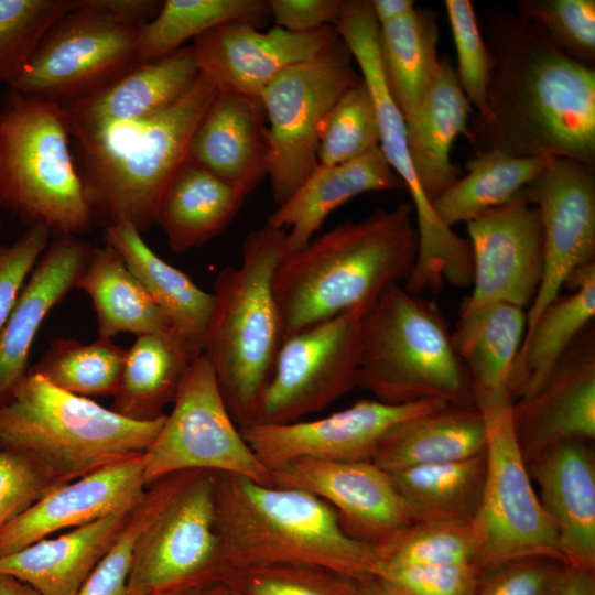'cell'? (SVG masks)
Instances as JSON below:
<instances>
[{"label":"cell","instance_id":"1","mask_svg":"<svg viewBox=\"0 0 595 595\" xmlns=\"http://www.w3.org/2000/svg\"><path fill=\"white\" fill-rule=\"evenodd\" d=\"M488 115L465 133L475 153L595 162V67L556 48L520 17L494 31Z\"/></svg>","mask_w":595,"mask_h":595},{"label":"cell","instance_id":"2","mask_svg":"<svg viewBox=\"0 0 595 595\" xmlns=\"http://www.w3.org/2000/svg\"><path fill=\"white\" fill-rule=\"evenodd\" d=\"M419 251L411 203L377 208L288 252L273 277L284 336L357 306L405 281Z\"/></svg>","mask_w":595,"mask_h":595},{"label":"cell","instance_id":"3","mask_svg":"<svg viewBox=\"0 0 595 595\" xmlns=\"http://www.w3.org/2000/svg\"><path fill=\"white\" fill-rule=\"evenodd\" d=\"M215 520L227 572L305 565L356 582L375 577L377 545L350 537L336 511L309 491L215 473Z\"/></svg>","mask_w":595,"mask_h":595},{"label":"cell","instance_id":"4","mask_svg":"<svg viewBox=\"0 0 595 595\" xmlns=\"http://www.w3.org/2000/svg\"><path fill=\"white\" fill-rule=\"evenodd\" d=\"M288 252L286 230L266 223L247 234L240 264L214 283L203 354L239 429L256 421L284 338L273 277Z\"/></svg>","mask_w":595,"mask_h":595},{"label":"cell","instance_id":"5","mask_svg":"<svg viewBox=\"0 0 595 595\" xmlns=\"http://www.w3.org/2000/svg\"><path fill=\"white\" fill-rule=\"evenodd\" d=\"M217 91L199 74L181 99L160 112L74 138L93 217L106 226L129 221L140 232L154 224L163 196L188 160L194 130Z\"/></svg>","mask_w":595,"mask_h":595},{"label":"cell","instance_id":"6","mask_svg":"<svg viewBox=\"0 0 595 595\" xmlns=\"http://www.w3.org/2000/svg\"><path fill=\"white\" fill-rule=\"evenodd\" d=\"M164 419L131 420L29 370L0 404V447L32 456L63 485L143 455Z\"/></svg>","mask_w":595,"mask_h":595},{"label":"cell","instance_id":"7","mask_svg":"<svg viewBox=\"0 0 595 595\" xmlns=\"http://www.w3.org/2000/svg\"><path fill=\"white\" fill-rule=\"evenodd\" d=\"M357 387L388 404L475 402L441 310L400 284L385 290L364 314Z\"/></svg>","mask_w":595,"mask_h":595},{"label":"cell","instance_id":"8","mask_svg":"<svg viewBox=\"0 0 595 595\" xmlns=\"http://www.w3.org/2000/svg\"><path fill=\"white\" fill-rule=\"evenodd\" d=\"M60 104L12 90L0 111V198L52 234L77 235L93 220Z\"/></svg>","mask_w":595,"mask_h":595},{"label":"cell","instance_id":"9","mask_svg":"<svg viewBox=\"0 0 595 595\" xmlns=\"http://www.w3.org/2000/svg\"><path fill=\"white\" fill-rule=\"evenodd\" d=\"M134 545L129 587L144 595L192 591L227 573L215 520V472L167 475Z\"/></svg>","mask_w":595,"mask_h":595},{"label":"cell","instance_id":"10","mask_svg":"<svg viewBox=\"0 0 595 595\" xmlns=\"http://www.w3.org/2000/svg\"><path fill=\"white\" fill-rule=\"evenodd\" d=\"M486 428V476L479 511L473 521L478 539L475 566L548 556L565 563L555 528L531 484L518 445L513 399L508 389L474 393Z\"/></svg>","mask_w":595,"mask_h":595},{"label":"cell","instance_id":"11","mask_svg":"<svg viewBox=\"0 0 595 595\" xmlns=\"http://www.w3.org/2000/svg\"><path fill=\"white\" fill-rule=\"evenodd\" d=\"M78 0L46 32L9 85L23 95L66 102L84 97L138 65L141 26Z\"/></svg>","mask_w":595,"mask_h":595},{"label":"cell","instance_id":"12","mask_svg":"<svg viewBox=\"0 0 595 595\" xmlns=\"http://www.w3.org/2000/svg\"><path fill=\"white\" fill-rule=\"evenodd\" d=\"M163 424L143 454L147 487L175 473L212 470L274 486L229 413L204 354L191 365Z\"/></svg>","mask_w":595,"mask_h":595},{"label":"cell","instance_id":"13","mask_svg":"<svg viewBox=\"0 0 595 595\" xmlns=\"http://www.w3.org/2000/svg\"><path fill=\"white\" fill-rule=\"evenodd\" d=\"M340 41L326 53L280 73L259 95L268 121L269 178L281 205L306 180L317 162L320 129L337 99L361 75Z\"/></svg>","mask_w":595,"mask_h":595},{"label":"cell","instance_id":"14","mask_svg":"<svg viewBox=\"0 0 595 595\" xmlns=\"http://www.w3.org/2000/svg\"><path fill=\"white\" fill-rule=\"evenodd\" d=\"M368 309L357 306L284 336L255 422L300 421L356 388Z\"/></svg>","mask_w":595,"mask_h":595},{"label":"cell","instance_id":"15","mask_svg":"<svg viewBox=\"0 0 595 595\" xmlns=\"http://www.w3.org/2000/svg\"><path fill=\"white\" fill-rule=\"evenodd\" d=\"M445 404L426 399L388 404L363 399L327 416L291 423H251L241 434L259 461L271 472L298 458L334 462H372L385 440L407 422Z\"/></svg>","mask_w":595,"mask_h":595},{"label":"cell","instance_id":"16","mask_svg":"<svg viewBox=\"0 0 595 595\" xmlns=\"http://www.w3.org/2000/svg\"><path fill=\"white\" fill-rule=\"evenodd\" d=\"M522 194L539 212L544 247L542 279L526 314V334L569 278L595 262L594 165L552 159Z\"/></svg>","mask_w":595,"mask_h":595},{"label":"cell","instance_id":"17","mask_svg":"<svg viewBox=\"0 0 595 595\" xmlns=\"http://www.w3.org/2000/svg\"><path fill=\"white\" fill-rule=\"evenodd\" d=\"M473 291L461 307L504 302L524 309L538 292L544 260L538 209L522 191L467 221Z\"/></svg>","mask_w":595,"mask_h":595},{"label":"cell","instance_id":"18","mask_svg":"<svg viewBox=\"0 0 595 595\" xmlns=\"http://www.w3.org/2000/svg\"><path fill=\"white\" fill-rule=\"evenodd\" d=\"M281 488L309 491L328 504L354 539L381 545L413 524L389 474L372 462L293 459L271 470Z\"/></svg>","mask_w":595,"mask_h":595},{"label":"cell","instance_id":"19","mask_svg":"<svg viewBox=\"0 0 595 595\" xmlns=\"http://www.w3.org/2000/svg\"><path fill=\"white\" fill-rule=\"evenodd\" d=\"M340 41L336 26L296 33L275 26L259 31L246 22H227L192 44L201 74L218 89L259 96L284 69L313 60Z\"/></svg>","mask_w":595,"mask_h":595},{"label":"cell","instance_id":"20","mask_svg":"<svg viewBox=\"0 0 595 595\" xmlns=\"http://www.w3.org/2000/svg\"><path fill=\"white\" fill-rule=\"evenodd\" d=\"M512 423L524 462L565 442L595 439V333L587 325L541 387L513 401Z\"/></svg>","mask_w":595,"mask_h":595},{"label":"cell","instance_id":"21","mask_svg":"<svg viewBox=\"0 0 595 595\" xmlns=\"http://www.w3.org/2000/svg\"><path fill=\"white\" fill-rule=\"evenodd\" d=\"M143 469L139 455L54 488L0 531V556L63 529L134 508L148 488Z\"/></svg>","mask_w":595,"mask_h":595},{"label":"cell","instance_id":"22","mask_svg":"<svg viewBox=\"0 0 595 595\" xmlns=\"http://www.w3.org/2000/svg\"><path fill=\"white\" fill-rule=\"evenodd\" d=\"M346 44L375 104L379 148L411 197L419 235L418 263L428 269L448 266L462 255L465 240L441 223L419 184L409 153L407 126L383 77L378 31L360 28L348 35Z\"/></svg>","mask_w":595,"mask_h":595},{"label":"cell","instance_id":"23","mask_svg":"<svg viewBox=\"0 0 595 595\" xmlns=\"http://www.w3.org/2000/svg\"><path fill=\"white\" fill-rule=\"evenodd\" d=\"M199 74L192 45L138 64L97 90L60 104L69 136L94 134L149 118L181 99Z\"/></svg>","mask_w":595,"mask_h":595},{"label":"cell","instance_id":"24","mask_svg":"<svg viewBox=\"0 0 595 595\" xmlns=\"http://www.w3.org/2000/svg\"><path fill=\"white\" fill-rule=\"evenodd\" d=\"M188 159L251 193L269 174L268 121L260 96L218 89L201 117Z\"/></svg>","mask_w":595,"mask_h":595},{"label":"cell","instance_id":"25","mask_svg":"<svg viewBox=\"0 0 595 595\" xmlns=\"http://www.w3.org/2000/svg\"><path fill=\"white\" fill-rule=\"evenodd\" d=\"M591 442L554 445L527 464L566 564L595 571V458Z\"/></svg>","mask_w":595,"mask_h":595},{"label":"cell","instance_id":"26","mask_svg":"<svg viewBox=\"0 0 595 595\" xmlns=\"http://www.w3.org/2000/svg\"><path fill=\"white\" fill-rule=\"evenodd\" d=\"M52 235L0 331V404L29 371V355L43 321L76 286L93 250L76 235Z\"/></svg>","mask_w":595,"mask_h":595},{"label":"cell","instance_id":"27","mask_svg":"<svg viewBox=\"0 0 595 595\" xmlns=\"http://www.w3.org/2000/svg\"><path fill=\"white\" fill-rule=\"evenodd\" d=\"M404 190L380 148L354 160L318 163L296 191L269 215L267 224L284 229L289 252L304 248L337 207L367 192Z\"/></svg>","mask_w":595,"mask_h":595},{"label":"cell","instance_id":"28","mask_svg":"<svg viewBox=\"0 0 595 595\" xmlns=\"http://www.w3.org/2000/svg\"><path fill=\"white\" fill-rule=\"evenodd\" d=\"M132 510L113 512L0 556V573L28 584L40 595H76L118 538Z\"/></svg>","mask_w":595,"mask_h":595},{"label":"cell","instance_id":"29","mask_svg":"<svg viewBox=\"0 0 595 595\" xmlns=\"http://www.w3.org/2000/svg\"><path fill=\"white\" fill-rule=\"evenodd\" d=\"M473 107L447 56L413 122L407 126L409 153L419 184L432 204L458 178L459 169L451 160L454 140L465 134Z\"/></svg>","mask_w":595,"mask_h":595},{"label":"cell","instance_id":"30","mask_svg":"<svg viewBox=\"0 0 595 595\" xmlns=\"http://www.w3.org/2000/svg\"><path fill=\"white\" fill-rule=\"evenodd\" d=\"M203 349L173 327L136 336L111 410L136 421H153L173 403L193 361Z\"/></svg>","mask_w":595,"mask_h":595},{"label":"cell","instance_id":"31","mask_svg":"<svg viewBox=\"0 0 595 595\" xmlns=\"http://www.w3.org/2000/svg\"><path fill=\"white\" fill-rule=\"evenodd\" d=\"M565 284L572 292L553 300L523 336L508 385L513 401L532 396L573 340L593 323L595 262L577 269Z\"/></svg>","mask_w":595,"mask_h":595},{"label":"cell","instance_id":"32","mask_svg":"<svg viewBox=\"0 0 595 595\" xmlns=\"http://www.w3.org/2000/svg\"><path fill=\"white\" fill-rule=\"evenodd\" d=\"M245 198L235 185L188 159L163 196L154 224L164 231L172 251L185 252L220 235Z\"/></svg>","mask_w":595,"mask_h":595},{"label":"cell","instance_id":"33","mask_svg":"<svg viewBox=\"0 0 595 595\" xmlns=\"http://www.w3.org/2000/svg\"><path fill=\"white\" fill-rule=\"evenodd\" d=\"M486 428L478 405L448 403L391 433L372 463L386 472L463 461L485 452Z\"/></svg>","mask_w":595,"mask_h":595},{"label":"cell","instance_id":"34","mask_svg":"<svg viewBox=\"0 0 595 595\" xmlns=\"http://www.w3.org/2000/svg\"><path fill=\"white\" fill-rule=\"evenodd\" d=\"M105 241L123 259L172 327L203 349L213 294L160 258L129 221L106 226Z\"/></svg>","mask_w":595,"mask_h":595},{"label":"cell","instance_id":"35","mask_svg":"<svg viewBox=\"0 0 595 595\" xmlns=\"http://www.w3.org/2000/svg\"><path fill=\"white\" fill-rule=\"evenodd\" d=\"M524 332L526 313L516 305L493 302L461 307L451 335L474 393L509 390L511 369Z\"/></svg>","mask_w":595,"mask_h":595},{"label":"cell","instance_id":"36","mask_svg":"<svg viewBox=\"0 0 595 595\" xmlns=\"http://www.w3.org/2000/svg\"><path fill=\"white\" fill-rule=\"evenodd\" d=\"M436 12L414 8L407 15L379 26V53L388 90L405 126L415 119L440 68Z\"/></svg>","mask_w":595,"mask_h":595},{"label":"cell","instance_id":"37","mask_svg":"<svg viewBox=\"0 0 595 595\" xmlns=\"http://www.w3.org/2000/svg\"><path fill=\"white\" fill-rule=\"evenodd\" d=\"M414 523H472L480 508L485 452L474 457L387 472Z\"/></svg>","mask_w":595,"mask_h":595},{"label":"cell","instance_id":"38","mask_svg":"<svg viewBox=\"0 0 595 595\" xmlns=\"http://www.w3.org/2000/svg\"><path fill=\"white\" fill-rule=\"evenodd\" d=\"M75 288L93 302L98 337L139 336L172 327L123 259L107 245L93 247Z\"/></svg>","mask_w":595,"mask_h":595},{"label":"cell","instance_id":"39","mask_svg":"<svg viewBox=\"0 0 595 595\" xmlns=\"http://www.w3.org/2000/svg\"><path fill=\"white\" fill-rule=\"evenodd\" d=\"M551 160L518 158L499 150L475 153L465 163L466 175L432 203L433 210L448 228L467 223L512 199Z\"/></svg>","mask_w":595,"mask_h":595},{"label":"cell","instance_id":"40","mask_svg":"<svg viewBox=\"0 0 595 595\" xmlns=\"http://www.w3.org/2000/svg\"><path fill=\"white\" fill-rule=\"evenodd\" d=\"M271 17L263 0H166L158 14L140 30L137 62L144 64L183 47L191 39L227 22L256 28Z\"/></svg>","mask_w":595,"mask_h":595},{"label":"cell","instance_id":"41","mask_svg":"<svg viewBox=\"0 0 595 595\" xmlns=\"http://www.w3.org/2000/svg\"><path fill=\"white\" fill-rule=\"evenodd\" d=\"M126 351L107 338L98 337L84 344L75 338L57 337L31 371L76 396H113L121 378Z\"/></svg>","mask_w":595,"mask_h":595},{"label":"cell","instance_id":"42","mask_svg":"<svg viewBox=\"0 0 595 595\" xmlns=\"http://www.w3.org/2000/svg\"><path fill=\"white\" fill-rule=\"evenodd\" d=\"M478 539L472 523H413L377 545L376 574L408 566L473 563Z\"/></svg>","mask_w":595,"mask_h":595},{"label":"cell","instance_id":"43","mask_svg":"<svg viewBox=\"0 0 595 595\" xmlns=\"http://www.w3.org/2000/svg\"><path fill=\"white\" fill-rule=\"evenodd\" d=\"M380 131L370 90L361 79L348 88L324 118L318 138L317 162L344 163L378 148Z\"/></svg>","mask_w":595,"mask_h":595},{"label":"cell","instance_id":"44","mask_svg":"<svg viewBox=\"0 0 595 595\" xmlns=\"http://www.w3.org/2000/svg\"><path fill=\"white\" fill-rule=\"evenodd\" d=\"M77 7L78 0H0V83L10 85L52 25Z\"/></svg>","mask_w":595,"mask_h":595},{"label":"cell","instance_id":"45","mask_svg":"<svg viewBox=\"0 0 595 595\" xmlns=\"http://www.w3.org/2000/svg\"><path fill=\"white\" fill-rule=\"evenodd\" d=\"M518 8L519 17L534 24L556 48L594 67V0H522Z\"/></svg>","mask_w":595,"mask_h":595},{"label":"cell","instance_id":"46","mask_svg":"<svg viewBox=\"0 0 595 595\" xmlns=\"http://www.w3.org/2000/svg\"><path fill=\"white\" fill-rule=\"evenodd\" d=\"M239 595H358V583L305 565H264L228 571L223 578Z\"/></svg>","mask_w":595,"mask_h":595},{"label":"cell","instance_id":"47","mask_svg":"<svg viewBox=\"0 0 595 595\" xmlns=\"http://www.w3.org/2000/svg\"><path fill=\"white\" fill-rule=\"evenodd\" d=\"M457 54L455 68L461 87L472 107L476 121L487 118V93L493 72V56L486 46L475 10L469 0H445Z\"/></svg>","mask_w":595,"mask_h":595},{"label":"cell","instance_id":"48","mask_svg":"<svg viewBox=\"0 0 595 595\" xmlns=\"http://www.w3.org/2000/svg\"><path fill=\"white\" fill-rule=\"evenodd\" d=\"M564 564L540 555L497 563L479 572L474 595H558Z\"/></svg>","mask_w":595,"mask_h":595},{"label":"cell","instance_id":"49","mask_svg":"<svg viewBox=\"0 0 595 595\" xmlns=\"http://www.w3.org/2000/svg\"><path fill=\"white\" fill-rule=\"evenodd\" d=\"M153 505L148 487L108 552L88 575L76 595H144L129 587L133 550Z\"/></svg>","mask_w":595,"mask_h":595},{"label":"cell","instance_id":"50","mask_svg":"<svg viewBox=\"0 0 595 595\" xmlns=\"http://www.w3.org/2000/svg\"><path fill=\"white\" fill-rule=\"evenodd\" d=\"M58 486L32 456L0 447V531Z\"/></svg>","mask_w":595,"mask_h":595},{"label":"cell","instance_id":"51","mask_svg":"<svg viewBox=\"0 0 595 595\" xmlns=\"http://www.w3.org/2000/svg\"><path fill=\"white\" fill-rule=\"evenodd\" d=\"M479 570L473 563L408 566L377 573L398 595H474Z\"/></svg>","mask_w":595,"mask_h":595},{"label":"cell","instance_id":"52","mask_svg":"<svg viewBox=\"0 0 595 595\" xmlns=\"http://www.w3.org/2000/svg\"><path fill=\"white\" fill-rule=\"evenodd\" d=\"M51 237L47 227L33 225L13 244L0 246V331Z\"/></svg>","mask_w":595,"mask_h":595},{"label":"cell","instance_id":"53","mask_svg":"<svg viewBox=\"0 0 595 595\" xmlns=\"http://www.w3.org/2000/svg\"><path fill=\"white\" fill-rule=\"evenodd\" d=\"M270 14L277 26L290 32H312L326 25L336 26L343 0H269Z\"/></svg>","mask_w":595,"mask_h":595},{"label":"cell","instance_id":"54","mask_svg":"<svg viewBox=\"0 0 595 595\" xmlns=\"http://www.w3.org/2000/svg\"><path fill=\"white\" fill-rule=\"evenodd\" d=\"M99 8L128 21L145 24L160 11L163 1L155 0H94Z\"/></svg>","mask_w":595,"mask_h":595},{"label":"cell","instance_id":"55","mask_svg":"<svg viewBox=\"0 0 595 595\" xmlns=\"http://www.w3.org/2000/svg\"><path fill=\"white\" fill-rule=\"evenodd\" d=\"M558 595H595V571L565 563Z\"/></svg>","mask_w":595,"mask_h":595},{"label":"cell","instance_id":"56","mask_svg":"<svg viewBox=\"0 0 595 595\" xmlns=\"http://www.w3.org/2000/svg\"><path fill=\"white\" fill-rule=\"evenodd\" d=\"M369 2L379 26L407 15L415 8L413 0H370Z\"/></svg>","mask_w":595,"mask_h":595},{"label":"cell","instance_id":"57","mask_svg":"<svg viewBox=\"0 0 595 595\" xmlns=\"http://www.w3.org/2000/svg\"><path fill=\"white\" fill-rule=\"evenodd\" d=\"M0 595H40L28 584L15 577L0 573Z\"/></svg>","mask_w":595,"mask_h":595},{"label":"cell","instance_id":"58","mask_svg":"<svg viewBox=\"0 0 595 595\" xmlns=\"http://www.w3.org/2000/svg\"><path fill=\"white\" fill-rule=\"evenodd\" d=\"M358 595H398L388 588L378 577L358 583Z\"/></svg>","mask_w":595,"mask_h":595},{"label":"cell","instance_id":"59","mask_svg":"<svg viewBox=\"0 0 595 595\" xmlns=\"http://www.w3.org/2000/svg\"><path fill=\"white\" fill-rule=\"evenodd\" d=\"M194 595H239L226 581L220 580L198 588Z\"/></svg>","mask_w":595,"mask_h":595},{"label":"cell","instance_id":"60","mask_svg":"<svg viewBox=\"0 0 595 595\" xmlns=\"http://www.w3.org/2000/svg\"><path fill=\"white\" fill-rule=\"evenodd\" d=\"M197 589L156 593L152 595H194Z\"/></svg>","mask_w":595,"mask_h":595},{"label":"cell","instance_id":"61","mask_svg":"<svg viewBox=\"0 0 595 595\" xmlns=\"http://www.w3.org/2000/svg\"><path fill=\"white\" fill-rule=\"evenodd\" d=\"M2 206V202H1V198H0V207Z\"/></svg>","mask_w":595,"mask_h":595}]
</instances>
